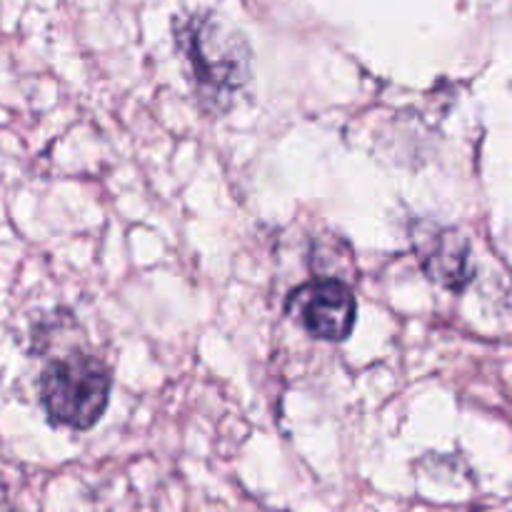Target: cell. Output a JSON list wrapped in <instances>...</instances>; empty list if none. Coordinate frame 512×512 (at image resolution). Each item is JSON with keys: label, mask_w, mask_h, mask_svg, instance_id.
Wrapping results in <instances>:
<instances>
[{"label": "cell", "mask_w": 512, "mask_h": 512, "mask_svg": "<svg viewBox=\"0 0 512 512\" xmlns=\"http://www.w3.org/2000/svg\"><path fill=\"white\" fill-rule=\"evenodd\" d=\"M173 30L200 105L225 113L253 73V50L245 35L213 13L188 15Z\"/></svg>", "instance_id": "obj_1"}, {"label": "cell", "mask_w": 512, "mask_h": 512, "mask_svg": "<svg viewBox=\"0 0 512 512\" xmlns=\"http://www.w3.org/2000/svg\"><path fill=\"white\" fill-rule=\"evenodd\" d=\"M113 378L95 355L75 353L50 360L38 378L40 405L53 425L90 430L110 403Z\"/></svg>", "instance_id": "obj_2"}, {"label": "cell", "mask_w": 512, "mask_h": 512, "mask_svg": "<svg viewBox=\"0 0 512 512\" xmlns=\"http://www.w3.org/2000/svg\"><path fill=\"white\" fill-rule=\"evenodd\" d=\"M285 313L298 320L313 338L340 343L348 340L358 318L355 295L343 280L318 278L288 295Z\"/></svg>", "instance_id": "obj_3"}, {"label": "cell", "mask_w": 512, "mask_h": 512, "mask_svg": "<svg viewBox=\"0 0 512 512\" xmlns=\"http://www.w3.org/2000/svg\"><path fill=\"white\" fill-rule=\"evenodd\" d=\"M413 248L425 275L433 283L458 293L473 280L470 245L458 230L440 228V225H418L413 228Z\"/></svg>", "instance_id": "obj_4"}]
</instances>
